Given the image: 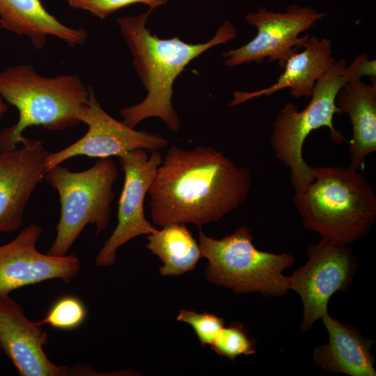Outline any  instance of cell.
Listing matches in <instances>:
<instances>
[{
  "mask_svg": "<svg viewBox=\"0 0 376 376\" xmlns=\"http://www.w3.org/2000/svg\"><path fill=\"white\" fill-rule=\"evenodd\" d=\"M7 110L8 107L6 104L3 102V98L0 97V119L3 117Z\"/></svg>",
  "mask_w": 376,
  "mask_h": 376,
  "instance_id": "25",
  "label": "cell"
},
{
  "mask_svg": "<svg viewBox=\"0 0 376 376\" xmlns=\"http://www.w3.org/2000/svg\"><path fill=\"white\" fill-rule=\"evenodd\" d=\"M92 0H67L68 5L75 9H80V8L86 2Z\"/></svg>",
  "mask_w": 376,
  "mask_h": 376,
  "instance_id": "24",
  "label": "cell"
},
{
  "mask_svg": "<svg viewBox=\"0 0 376 376\" xmlns=\"http://www.w3.org/2000/svg\"><path fill=\"white\" fill-rule=\"evenodd\" d=\"M41 233L40 226L31 224L0 246V295L51 279L69 283L78 275L81 265L75 254L54 256L38 251Z\"/></svg>",
  "mask_w": 376,
  "mask_h": 376,
  "instance_id": "12",
  "label": "cell"
},
{
  "mask_svg": "<svg viewBox=\"0 0 376 376\" xmlns=\"http://www.w3.org/2000/svg\"><path fill=\"white\" fill-rule=\"evenodd\" d=\"M251 189L249 170L221 151L198 146L166 150L148 190L152 222L201 226L217 222L246 201Z\"/></svg>",
  "mask_w": 376,
  "mask_h": 376,
  "instance_id": "1",
  "label": "cell"
},
{
  "mask_svg": "<svg viewBox=\"0 0 376 376\" xmlns=\"http://www.w3.org/2000/svg\"><path fill=\"white\" fill-rule=\"evenodd\" d=\"M332 43L330 39L310 36L300 52L290 56L283 67V72L272 86L253 92L237 91L229 107L242 104L262 95L269 96L289 88L296 98L310 97L316 81L334 64Z\"/></svg>",
  "mask_w": 376,
  "mask_h": 376,
  "instance_id": "15",
  "label": "cell"
},
{
  "mask_svg": "<svg viewBox=\"0 0 376 376\" xmlns=\"http://www.w3.org/2000/svg\"><path fill=\"white\" fill-rule=\"evenodd\" d=\"M256 341L249 334L242 324L233 322L224 327L211 349L219 357H226L231 361L241 355L256 353Z\"/></svg>",
  "mask_w": 376,
  "mask_h": 376,
  "instance_id": "20",
  "label": "cell"
},
{
  "mask_svg": "<svg viewBox=\"0 0 376 376\" xmlns=\"http://www.w3.org/2000/svg\"><path fill=\"white\" fill-rule=\"evenodd\" d=\"M81 123L88 125L87 132L69 146L50 153L46 162L47 169L76 156L100 159L120 157L136 149L159 150L167 148L169 143L168 139L161 136L135 130L123 121L111 116L97 100L92 88L89 90L88 102Z\"/></svg>",
  "mask_w": 376,
  "mask_h": 376,
  "instance_id": "11",
  "label": "cell"
},
{
  "mask_svg": "<svg viewBox=\"0 0 376 376\" xmlns=\"http://www.w3.org/2000/svg\"><path fill=\"white\" fill-rule=\"evenodd\" d=\"M0 27L28 37L35 48L44 47L47 36L74 47L86 42L84 29L69 27L51 15L40 0H0Z\"/></svg>",
  "mask_w": 376,
  "mask_h": 376,
  "instance_id": "18",
  "label": "cell"
},
{
  "mask_svg": "<svg viewBox=\"0 0 376 376\" xmlns=\"http://www.w3.org/2000/svg\"><path fill=\"white\" fill-rule=\"evenodd\" d=\"M364 75L363 58L358 55L349 66L340 58L315 83L308 105L299 111L288 102L275 118L270 139L276 157L290 170L291 184L295 192L311 181V166L303 158V145L310 133L320 127L330 130L332 140L338 144L347 141L333 124L335 113H341L336 105L340 87L353 77Z\"/></svg>",
  "mask_w": 376,
  "mask_h": 376,
  "instance_id": "5",
  "label": "cell"
},
{
  "mask_svg": "<svg viewBox=\"0 0 376 376\" xmlns=\"http://www.w3.org/2000/svg\"><path fill=\"white\" fill-rule=\"evenodd\" d=\"M49 154L40 141L28 138L20 148L0 151V232L22 226L25 207L44 178Z\"/></svg>",
  "mask_w": 376,
  "mask_h": 376,
  "instance_id": "13",
  "label": "cell"
},
{
  "mask_svg": "<svg viewBox=\"0 0 376 376\" xmlns=\"http://www.w3.org/2000/svg\"><path fill=\"white\" fill-rule=\"evenodd\" d=\"M307 256V262L289 276L290 290L297 292L302 301L300 329L304 332L329 314L330 298L348 288L357 269L355 257L347 245L325 238L311 244Z\"/></svg>",
  "mask_w": 376,
  "mask_h": 376,
  "instance_id": "9",
  "label": "cell"
},
{
  "mask_svg": "<svg viewBox=\"0 0 376 376\" xmlns=\"http://www.w3.org/2000/svg\"><path fill=\"white\" fill-rule=\"evenodd\" d=\"M48 337L42 325L29 320L8 295H0V347L21 376H65L72 368L57 366L44 352Z\"/></svg>",
  "mask_w": 376,
  "mask_h": 376,
  "instance_id": "14",
  "label": "cell"
},
{
  "mask_svg": "<svg viewBox=\"0 0 376 376\" xmlns=\"http://www.w3.org/2000/svg\"><path fill=\"white\" fill-rule=\"evenodd\" d=\"M177 320L193 328L203 347L211 346L225 327L224 318L207 312L198 313L182 309L177 316Z\"/></svg>",
  "mask_w": 376,
  "mask_h": 376,
  "instance_id": "22",
  "label": "cell"
},
{
  "mask_svg": "<svg viewBox=\"0 0 376 376\" xmlns=\"http://www.w3.org/2000/svg\"><path fill=\"white\" fill-rule=\"evenodd\" d=\"M329 336L328 342L314 348L313 363L331 373L350 376H375V359L370 350L375 343L352 325L329 314L321 318Z\"/></svg>",
  "mask_w": 376,
  "mask_h": 376,
  "instance_id": "16",
  "label": "cell"
},
{
  "mask_svg": "<svg viewBox=\"0 0 376 376\" xmlns=\"http://www.w3.org/2000/svg\"><path fill=\"white\" fill-rule=\"evenodd\" d=\"M336 105L350 118L352 137L349 141L350 165L363 171L365 161L376 151V81L367 84L353 77L339 89Z\"/></svg>",
  "mask_w": 376,
  "mask_h": 376,
  "instance_id": "17",
  "label": "cell"
},
{
  "mask_svg": "<svg viewBox=\"0 0 376 376\" xmlns=\"http://www.w3.org/2000/svg\"><path fill=\"white\" fill-rule=\"evenodd\" d=\"M169 0H92L84 3L80 9L90 12L101 19L125 6L134 3H144L154 8L166 4Z\"/></svg>",
  "mask_w": 376,
  "mask_h": 376,
  "instance_id": "23",
  "label": "cell"
},
{
  "mask_svg": "<svg viewBox=\"0 0 376 376\" xmlns=\"http://www.w3.org/2000/svg\"><path fill=\"white\" fill-rule=\"evenodd\" d=\"M124 173V184L118 201V224L95 258L99 267L116 262L118 249L141 235H149L157 229L146 218L144 201L163 156L159 150L136 149L120 157Z\"/></svg>",
  "mask_w": 376,
  "mask_h": 376,
  "instance_id": "10",
  "label": "cell"
},
{
  "mask_svg": "<svg viewBox=\"0 0 376 376\" xmlns=\"http://www.w3.org/2000/svg\"><path fill=\"white\" fill-rule=\"evenodd\" d=\"M118 173L110 157L83 171H72L61 164L46 170L44 178L57 191L61 202L56 235L47 253L66 256L88 224L95 226L97 235L107 228Z\"/></svg>",
  "mask_w": 376,
  "mask_h": 376,
  "instance_id": "7",
  "label": "cell"
},
{
  "mask_svg": "<svg viewBox=\"0 0 376 376\" xmlns=\"http://www.w3.org/2000/svg\"><path fill=\"white\" fill-rule=\"evenodd\" d=\"M86 308L81 300L75 296H65L55 301L45 318L38 322L60 330H71L79 327L86 318Z\"/></svg>",
  "mask_w": 376,
  "mask_h": 376,
  "instance_id": "21",
  "label": "cell"
},
{
  "mask_svg": "<svg viewBox=\"0 0 376 376\" xmlns=\"http://www.w3.org/2000/svg\"><path fill=\"white\" fill-rule=\"evenodd\" d=\"M327 15L310 6L292 4L285 12L260 7L249 13L246 22L257 30L256 36L244 45L224 52V65L235 67L250 62L260 63L265 58L283 68L288 58L304 48L310 35L300 36Z\"/></svg>",
  "mask_w": 376,
  "mask_h": 376,
  "instance_id": "8",
  "label": "cell"
},
{
  "mask_svg": "<svg viewBox=\"0 0 376 376\" xmlns=\"http://www.w3.org/2000/svg\"><path fill=\"white\" fill-rule=\"evenodd\" d=\"M311 180L294 196L305 229L348 245L367 236L376 219V194L356 169L311 166Z\"/></svg>",
  "mask_w": 376,
  "mask_h": 376,
  "instance_id": "3",
  "label": "cell"
},
{
  "mask_svg": "<svg viewBox=\"0 0 376 376\" xmlns=\"http://www.w3.org/2000/svg\"><path fill=\"white\" fill-rule=\"evenodd\" d=\"M152 10L118 19L121 34L132 54L134 66L148 92L141 102L123 108L119 112L123 123L132 128L146 118L157 117L170 131L177 133L180 123L172 104L175 79L203 52L235 39L237 29L226 21L210 40L202 44H188L177 36L161 39L146 26Z\"/></svg>",
  "mask_w": 376,
  "mask_h": 376,
  "instance_id": "2",
  "label": "cell"
},
{
  "mask_svg": "<svg viewBox=\"0 0 376 376\" xmlns=\"http://www.w3.org/2000/svg\"><path fill=\"white\" fill-rule=\"evenodd\" d=\"M89 90L77 75L45 77L30 64L10 66L0 72V95L18 111L17 122L0 132V151L17 147L32 126L53 131L81 122Z\"/></svg>",
  "mask_w": 376,
  "mask_h": 376,
  "instance_id": "4",
  "label": "cell"
},
{
  "mask_svg": "<svg viewBox=\"0 0 376 376\" xmlns=\"http://www.w3.org/2000/svg\"><path fill=\"white\" fill-rule=\"evenodd\" d=\"M253 240L251 230L244 226L220 239L209 237L199 228L201 258L208 261L207 279L235 293L285 295L290 290L289 276H284L283 271L295 263L294 256L258 250Z\"/></svg>",
  "mask_w": 376,
  "mask_h": 376,
  "instance_id": "6",
  "label": "cell"
},
{
  "mask_svg": "<svg viewBox=\"0 0 376 376\" xmlns=\"http://www.w3.org/2000/svg\"><path fill=\"white\" fill-rule=\"evenodd\" d=\"M146 248L162 261V276H178L193 270L201 258L200 248L186 224L172 223L148 235Z\"/></svg>",
  "mask_w": 376,
  "mask_h": 376,
  "instance_id": "19",
  "label": "cell"
}]
</instances>
